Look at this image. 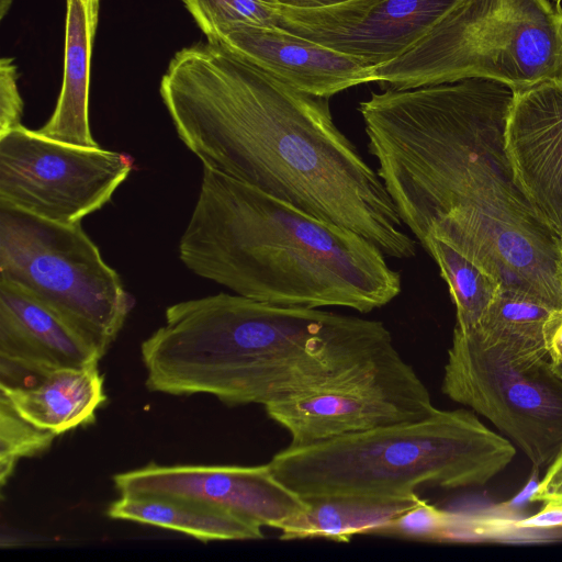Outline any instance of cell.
Segmentation results:
<instances>
[{
	"label": "cell",
	"mask_w": 562,
	"mask_h": 562,
	"mask_svg": "<svg viewBox=\"0 0 562 562\" xmlns=\"http://www.w3.org/2000/svg\"><path fill=\"white\" fill-rule=\"evenodd\" d=\"M457 517L427 503L405 510L373 535L392 536L418 541H442L454 527Z\"/></svg>",
	"instance_id": "cell-23"
},
{
	"label": "cell",
	"mask_w": 562,
	"mask_h": 562,
	"mask_svg": "<svg viewBox=\"0 0 562 562\" xmlns=\"http://www.w3.org/2000/svg\"><path fill=\"white\" fill-rule=\"evenodd\" d=\"M560 266L562 271V231L560 232Z\"/></svg>",
	"instance_id": "cell-31"
},
{
	"label": "cell",
	"mask_w": 562,
	"mask_h": 562,
	"mask_svg": "<svg viewBox=\"0 0 562 562\" xmlns=\"http://www.w3.org/2000/svg\"><path fill=\"white\" fill-rule=\"evenodd\" d=\"M555 371L561 375L562 378V363L560 364H553Z\"/></svg>",
	"instance_id": "cell-32"
},
{
	"label": "cell",
	"mask_w": 562,
	"mask_h": 562,
	"mask_svg": "<svg viewBox=\"0 0 562 562\" xmlns=\"http://www.w3.org/2000/svg\"><path fill=\"white\" fill-rule=\"evenodd\" d=\"M56 436L32 425L0 397V483L3 486L18 461L48 449Z\"/></svg>",
	"instance_id": "cell-22"
},
{
	"label": "cell",
	"mask_w": 562,
	"mask_h": 562,
	"mask_svg": "<svg viewBox=\"0 0 562 562\" xmlns=\"http://www.w3.org/2000/svg\"><path fill=\"white\" fill-rule=\"evenodd\" d=\"M543 339L550 361L562 363V308L550 313L543 326Z\"/></svg>",
	"instance_id": "cell-25"
},
{
	"label": "cell",
	"mask_w": 562,
	"mask_h": 562,
	"mask_svg": "<svg viewBox=\"0 0 562 562\" xmlns=\"http://www.w3.org/2000/svg\"><path fill=\"white\" fill-rule=\"evenodd\" d=\"M23 106L14 59L2 57L0 59V135L21 125Z\"/></svg>",
	"instance_id": "cell-24"
},
{
	"label": "cell",
	"mask_w": 562,
	"mask_h": 562,
	"mask_svg": "<svg viewBox=\"0 0 562 562\" xmlns=\"http://www.w3.org/2000/svg\"><path fill=\"white\" fill-rule=\"evenodd\" d=\"M562 476V450L548 465L547 472L539 484L551 483Z\"/></svg>",
	"instance_id": "cell-29"
},
{
	"label": "cell",
	"mask_w": 562,
	"mask_h": 562,
	"mask_svg": "<svg viewBox=\"0 0 562 562\" xmlns=\"http://www.w3.org/2000/svg\"><path fill=\"white\" fill-rule=\"evenodd\" d=\"M272 4H280L296 9H322L329 8L351 0H267Z\"/></svg>",
	"instance_id": "cell-28"
},
{
	"label": "cell",
	"mask_w": 562,
	"mask_h": 562,
	"mask_svg": "<svg viewBox=\"0 0 562 562\" xmlns=\"http://www.w3.org/2000/svg\"><path fill=\"white\" fill-rule=\"evenodd\" d=\"M373 243L203 167L179 258L196 276L272 304L369 313L402 290Z\"/></svg>",
	"instance_id": "cell-4"
},
{
	"label": "cell",
	"mask_w": 562,
	"mask_h": 562,
	"mask_svg": "<svg viewBox=\"0 0 562 562\" xmlns=\"http://www.w3.org/2000/svg\"><path fill=\"white\" fill-rule=\"evenodd\" d=\"M437 263L456 306V326L475 327L487 312L502 285L474 262L443 241L428 236L422 244Z\"/></svg>",
	"instance_id": "cell-20"
},
{
	"label": "cell",
	"mask_w": 562,
	"mask_h": 562,
	"mask_svg": "<svg viewBox=\"0 0 562 562\" xmlns=\"http://www.w3.org/2000/svg\"><path fill=\"white\" fill-rule=\"evenodd\" d=\"M159 92L181 142L211 168L367 238L416 255L382 179L334 122L328 98L284 82L218 41L178 50Z\"/></svg>",
	"instance_id": "cell-2"
},
{
	"label": "cell",
	"mask_w": 562,
	"mask_h": 562,
	"mask_svg": "<svg viewBox=\"0 0 562 562\" xmlns=\"http://www.w3.org/2000/svg\"><path fill=\"white\" fill-rule=\"evenodd\" d=\"M307 508L281 529L280 539L325 538L348 542L356 535H373L385 524L419 504L411 497L328 495L304 498Z\"/></svg>",
	"instance_id": "cell-18"
},
{
	"label": "cell",
	"mask_w": 562,
	"mask_h": 562,
	"mask_svg": "<svg viewBox=\"0 0 562 562\" xmlns=\"http://www.w3.org/2000/svg\"><path fill=\"white\" fill-rule=\"evenodd\" d=\"M100 0H66L65 53L61 89L55 110L37 130L48 138L86 147L100 146L89 123L92 46Z\"/></svg>",
	"instance_id": "cell-17"
},
{
	"label": "cell",
	"mask_w": 562,
	"mask_h": 562,
	"mask_svg": "<svg viewBox=\"0 0 562 562\" xmlns=\"http://www.w3.org/2000/svg\"><path fill=\"white\" fill-rule=\"evenodd\" d=\"M398 355L380 321L223 292L170 305L158 341L172 394L228 406L334 387Z\"/></svg>",
	"instance_id": "cell-3"
},
{
	"label": "cell",
	"mask_w": 562,
	"mask_h": 562,
	"mask_svg": "<svg viewBox=\"0 0 562 562\" xmlns=\"http://www.w3.org/2000/svg\"><path fill=\"white\" fill-rule=\"evenodd\" d=\"M531 499L543 504L562 503V476L551 483L539 484Z\"/></svg>",
	"instance_id": "cell-27"
},
{
	"label": "cell",
	"mask_w": 562,
	"mask_h": 562,
	"mask_svg": "<svg viewBox=\"0 0 562 562\" xmlns=\"http://www.w3.org/2000/svg\"><path fill=\"white\" fill-rule=\"evenodd\" d=\"M268 416L306 446L339 436L415 422L436 411L430 393L400 355L334 387L265 406Z\"/></svg>",
	"instance_id": "cell-10"
},
{
	"label": "cell",
	"mask_w": 562,
	"mask_h": 562,
	"mask_svg": "<svg viewBox=\"0 0 562 562\" xmlns=\"http://www.w3.org/2000/svg\"><path fill=\"white\" fill-rule=\"evenodd\" d=\"M441 392L490 420L537 468L562 450V378L542 340L454 326Z\"/></svg>",
	"instance_id": "cell-7"
},
{
	"label": "cell",
	"mask_w": 562,
	"mask_h": 562,
	"mask_svg": "<svg viewBox=\"0 0 562 562\" xmlns=\"http://www.w3.org/2000/svg\"><path fill=\"white\" fill-rule=\"evenodd\" d=\"M103 356L23 288L0 278V385L27 386L56 369L98 364Z\"/></svg>",
	"instance_id": "cell-13"
},
{
	"label": "cell",
	"mask_w": 562,
	"mask_h": 562,
	"mask_svg": "<svg viewBox=\"0 0 562 562\" xmlns=\"http://www.w3.org/2000/svg\"><path fill=\"white\" fill-rule=\"evenodd\" d=\"M552 1H554V2H557V3H560V2H561V0H552Z\"/></svg>",
	"instance_id": "cell-33"
},
{
	"label": "cell",
	"mask_w": 562,
	"mask_h": 562,
	"mask_svg": "<svg viewBox=\"0 0 562 562\" xmlns=\"http://www.w3.org/2000/svg\"><path fill=\"white\" fill-rule=\"evenodd\" d=\"M518 529L562 528V503L544 504L537 514L514 522Z\"/></svg>",
	"instance_id": "cell-26"
},
{
	"label": "cell",
	"mask_w": 562,
	"mask_h": 562,
	"mask_svg": "<svg viewBox=\"0 0 562 562\" xmlns=\"http://www.w3.org/2000/svg\"><path fill=\"white\" fill-rule=\"evenodd\" d=\"M464 0H351L322 9L272 4L276 26L370 67L390 63Z\"/></svg>",
	"instance_id": "cell-12"
},
{
	"label": "cell",
	"mask_w": 562,
	"mask_h": 562,
	"mask_svg": "<svg viewBox=\"0 0 562 562\" xmlns=\"http://www.w3.org/2000/svg\"><path fill=\"white\" fill-rule=\"evenodd\" d=\"M13 0H0V18L3 19Z\"/></svg>",
	"instance_id": "cell-30"
},
{
	"label": "cell",
	"mask_w": 562,
	"mask_h": 562,
	"mask_svg": "<svg viewBox=\"0 0 562 562\" xmlns=\"http://www.w3.org/2000/svg\"><path fill=\"white\" fill-rule=\"evenodd\" d=\"M210 41L221 42L274 77L315 97L329 99L374 81L373 67L278 26L238 25Z\"/></svg>",
	"instance_id": "cell-15"
},
{
	"label": "cell",
	"mask_w": 562,
	"mask_h": 562,
	"mask_svg": "<svg viewBox=\"0 0 562 562\" xmlns=\"http://www.w3.org/2000/svg\"><path fill=\"white\" fill-rule=\"evenodd\" d=\"M0 278L23 288L103 355L135 304L81 223L60 224L4 204Z\"/></svg>",
	"instance_id": "cell-8"
},
{
	"label": "cell",
	"mask_w": 562,
	"mask_h": 562,
	"mask_svg": "<svg viewBox=\"0 0 562 562\" xmlns=\"http://www.w3.org/2000/svg\"><path fill=\"white\" fill-rule=\"evenodd\" d=\"M515 91L463 79L387 88L359 103L376 172L403 224L499 282L562 308L560 234L521 189L506 148Z\"/></svg>",
	"instance_id": "cell-1"
},
{
	"label": "cell",
	"mask_w": 562,
	"mask_h": 562,
	"mask_svg": "<svg viewBox=\"0 0 562 562\" xmlns=\"http://www.w3.org/2000/svg\"><path fill=\"white\" fill-rule=\"evenodd\" d=\"M120 496L189 503L225 512L262 527L281 529L307 502L260 465L150 462L113 476Z\"/></svg>",
	"instance_id": "cell-11"
},
{
	"label": "cell",
	"mask_w": 562,
	"mask_h": 562,
	"mask_svg": "<svg viewBox=\"0 0 562 562\" xmlns=\"http://www.w3.org/2000/svg\"><path fill=\"white\" fill-rule=\"evenodd\" d=\"M393 89L486 79L514 91L562 80V7L552 0H464L396 59L373 68Z\"/></svg>",
	"instance_id": "cell-6"
},
{
	"label": "cell",
	"mask_w": 562,
	"mask_h": 562,
	"mask_svg": "<svg viewBox=\"0 0 562 562\" xmlns=\"http://www.w3.org/2000/svg\"><path fill=\"white\" fill-rule=\"evenodd\" d=\"M0 397L19 416L55 436L93 423L106 401L98 364L56 369L27 386L0 385Z\"/></svg>",
	"instance_id": "cell-16"
},
{
	"label": "cell",
	"mask_w": 562,
	"mask_h": 562,
	"mask_svg": "<svg viewBox=\"0 0 562 562\" xmlns=\"http://www.w3.org/2000/svg\"><path fill=\"white\" fill-rule=\"evenodd\" d=\"M198 26L212 40L221 32L238 26H276L271 3L267 0H182Z\"/></svg>",
	"instance_id": "cell-21"
},
{
	"label": "cell",
	"mask_w": 562,
	"mask_h": 562,
	"mask_svg": "<svg viewBox=\"0 0 562 562\" xmlns=\"http://www.w3.org/2000/svg\"><path fill=\"white\" fill-rule=\"evenodd\" d=\"M515 446L473 411L439 409L419 420L289 446L268 462L302 498L411 497L419 486H483L505 470Z\"/></svg>",
	"instance_id": "cell-5"
},
{
	"label": "cell",
	"mask_w": 562,
	"mask_h": 562,
	"mask_svg": "<svg viewBox=\"0 0 562 562\" xmlns=\"http://www.w3.org/2000/svg\"><path fill=\"white\" fill-rule=\"evenodd\" d=\"M134 160L46 137L22 124L0 135V204L66 225L109 203Z\"/></svg>",
	"instance_id": "cell-9"
},
{
	"label": "cell",
	"mask_w": 562,
	"mask_h": 562,
	"mask_svg": "<svg viewBox=\"0 0 562 562\" xmlns=\"http://www.w3.org/2000/svg\"><path fill=\"white\" fill-rule=\"evenodd\" d=\"M506 148L516 178L539 215L562 231V80L515 91Z\"/></svg>",
	"instance_id": "cell-14"
},
{
	"label": "cell",
	"mask_w": 562,
	"mask_h": 562,
	"mask_svg": "<svg viewBox=\"0 0 562 562\" xmlns=\"http://www.w3.org/2000/svg\"><path fill=\"white\" fill-rule=\"evenodd\" d=\"M106 515L115 520L179 531L204 542L263 538L258 525L225 512L189 503L120 496L109 505Z\"/></svg>",
	"instance_id": "cell-19"
}]
</instances>
